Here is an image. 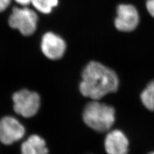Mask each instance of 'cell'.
I'll return each mask as SVG.
<instances>
[{
  "mask_svg": "<svg viewBox=\"0 0 154 154\" xmlns=\"http://www.w3.org/2000/svg\"><path fill=\"white\" fill-rule=\"evenodd\" d=\"M119 80L115 72L100 62L92 61L82 72V80L80 84L82 94L94 100L117 91Z\"/></svg>",
  "mask_w": 154,
  "mask_h": 154,
  "instance_id": "6da1fadb",
  "label": "cell"
},
{
  "mask_svg": "<svg viewBox=\"0 0 154 154\" xmlns=\"http://www.w3.org/2000/svg\"><path fill=\"white\" fill-rule=\"evenodd\" d=\"M83 119L85 123L94 131L105 132L114 123L115 110L111 106L94 100L85 106Z\"/></svg>",
  "mask_w": 154,
  "mask_h": 154,
  "instance_id": "7a4b0ae2",
  "label": "cell"
},
{
  "mask_svg": "<svg viewBox=\"0 0 154 154\" xmlns=\"http://www.w3.org/2000/svg\"><path fill=\"white\" fill-rule=\"evenodd\" d=\"M38 17L33 10L27 7H14L9 17L8 23L11 28L18 30L22 35H32L37 29Z\"/></svg>",
  "mask_w": 154,
  "mask_h": 154,
  "instance_id": "3957f363",
  "label": "cell"
},
{
  "mask_svg": "<svg viewBox=\"0 0 154 154\" xmlns=\"http://www.w3.org/2000/svg\"><path fill=\"white\" fill-rule=\"evenodd\" d=\"M12 100L15 112L25 118L35 116L41 106L39 95L27 89H23L14 93Z\"/></svg>",
  "mask_w": 154,
  "mask_h": 154,
  "instance_id": "277c9868",
  "label": "cell"
},
{
  "mask_svg": "<svg viewBox=\"0 0 154 154\" xmlns=\"http://www.w3.org/2000/svg\"><path fill=\"white\" fill-rule=\"evenodd\" d=\"M139 23L137 8L131 4H120L116 10L114 25L118 30L129 32L134 30Z\"/></svg>",
  "mask_w": 154,
  "mask_h": 154,
  "instance_id": "5b68a950",
  "label": "cell"
},
{
  "mask_svg": "<svg viewBox=\"0 0 154 154\" xmlns=\"http://www.w3.org/2000/svg\"><path fill=\"white\" fill-rule=\"evenodd\" d=\"M25 127L17 119L6 116L0 120V141L4 144H12L24 136Z\"/></svg>",
  "mask_w": 154,
  "mask_h": 154,
  "instance_id": "8992f818",
  "label": "cell"
},
{
  "mask_svg": "<svg viewBox=\"0 0 154 154\" xmlns=\"http://www.w3.org/2000/svg\"><path fill=\"white\" fill-rule=\"evenodd\" d=\"M66 49L65 41L52 32L43 35L41 41V50L44 55L51 60H57L63 57Z\"/></svg>",
  "mask_w": 154,
  "mask_h": 154,
  "instance_id": "52a82bcc",
  "label": "cell"
},
{
  "mask_svg": "<svg viewBox=\"0 0 154 154\" xmlns=\"http://www.w3.org/2000/svg\"><path fill=\"white\" fill-rule=\"evenodd\" d=\"M105 148L108 154H127L128 141L122 131L114 130L106 136Z\"/></svg>",
  "mask_w": 154,
  "mask_h": 154,
  "instance_id": "ba28073f",
  "label": "cell"
},
{
  "mask_svg": "<svg viewBox=\"0 0 154 154\" xmlns=\"http://www.w3.org/2000/svg\"><path fill=\"white\" fill-rule=\"evenodd\" d=\"M48 150L44 139L37 135H32L21 145L22 154H48Z\"/></svg>",
  "mask_w": 154,
  "mask_h": 154,
  "instance_id": "9c48e42d",
  "label": "cell"
},
{
  "mask_svg": "<svg viewBox=\"0 0 154 154\" xmlns=\"http://www.w3.org/2000/svg\"><path fill=\"white\" fill-rule=\"evenodd\" d=\"M143 104L147 109L154 110V80L150 82L141 94Z\"/></svg>",
  "mask_w": 154,
  "mask_h": 154,
  "instance_id": "30bf717a",
  "label": "cell"
},
{
  "mask_svg": "<svg viewBox=\"0 0 154 154\" xmlns=\"http://www.w3.org/2000/svg\"><path fill=\"white\" fill-rule=\"evenodd\" d=\"M59 3V0H32V4L38 12L50 14Z\"/></svg>",
  "mask_w": 154,
  "mask_h": 154,
  "instance_id": "8fae6325",
  "label": "cell"
},
{
  "mask_svg": "<svg viewBox=\"0 0 154 154\" xmlns=\"http://www.w3.org/2000/svg\"><path fill=\"white\" fill-rule=\"evenodd\" d=\"M146 8L150 16L154 18V0H146Z\"/></svg>",
  "mask_w": 154,
  "mask_h": 154,
  "instance_id": "7c38bea8",
  "label": "cell"
},
{
  "mask_svg": "<svg viewBox=\"0 0 154 154\" xmlns=\"http://www.w3.org/2000/svg\"><path fill=\"white\" fill-rule=\"evenodd\" d=\"M11 0H0V12H2L8 7Z\"/></svg>",
  "mask_w": 154,
  "mask_h": 154,
  "instance_id": "4fadbf2b",
  "label": "cell"
},
{
  "mask_svg": "<svg viewBox=\"0 0 154 154\" xmlns=\"http://www.w3.org/2000/svg\"><path fill=\"white\" fill-rule=\"evenodd\" d=\"M16 2H17L18 4L21 5L25 7L28 5L29 4L32 3V0H14Z\"/></svg>",
  "mask_w": 154,
  "mask_h": 154,
  "instance_id": "5bb4252c",
  "label": "cell"
},
{
  "mask_svg": "<svg viewBox=\"0 0 154 154\" xmlns=\"http://www.w3.org/2000/svg\"><path fill=\"white\" fill-rule=\"evenodd\" d=\"M149 154H154V152H152V153H149Z\"/></svg>",
  "mask_w": 154,
  "mask_h": 154,
  "instance_id": "9a60e30c",
  "label": "cell"
}]
</instances>
